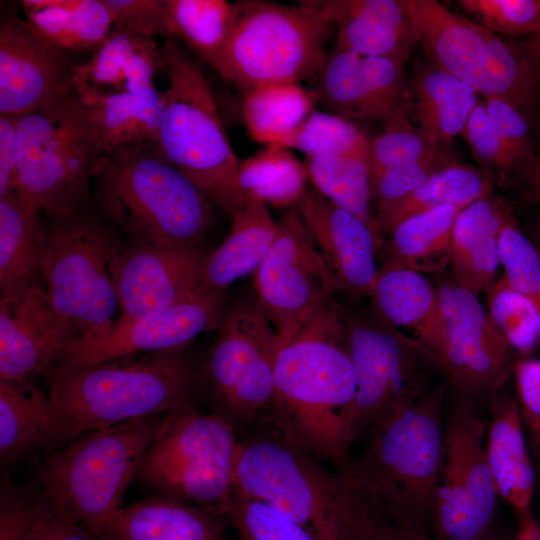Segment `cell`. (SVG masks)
Here are the masks:
<instances>
[{
	"instance_id": "680465c9",
	"label": "cell",
	"mask_w": 540,
	"mask_h": 540,
	"mask_svg": "<svg viewBox=\"0 0 540 540\" xmlns=\"http://www.w3.org/2000/svg\"><path fill=\"white\" fill-rule=\"evenodd\" d=\"M369 498L368 528L371 540H433L424 531L397 523L373 497Z\"/></svg>"
},
{
	"instance_id": "ee69618b",
	"label": "cell",
	"mask_w": 540,
	"mask_h": 540,
	"mask_svg": "<svg viewBox=\"0 0 540 540\" xmlns=\"http://www.w3.org/2000/svg\"><path fill=\"white\" fill-rule=\"evenodd\" d=\"M488 314L514 350L530 353L540 343V312L505 277L487 292Z\"/></svg>"
},
{
	"instance_id": "603a6c76",
	"label": "cell",
	"mask_w": 540,
	"mask_h": 540,
	"mask_svg": "<svg viewBox=\"0 0 540 540\" xmlns=\"http://www.w3.org/2000/svg\"><path fill=\"white\" fill-rule=\"evenodd\" d=\"M337 29V43L362 57H385L405 64L418 44L395 0L312 1Z\"/></svg>"
},
{
	"instance_id": "d4e9b609",
	"label": "cell",
	"mask_w": 540,
	"mask_h": 540,
	"mask_svg": "<svg viewBox=\"0 0 540 540\" xmlns=\"http://www.w3.org/2000/svg\"><path fill=\"white\" fill-rule=\"evenodd\" d=\"M511 207L492 194L464 207L456 217L448 257L454 280L478 296L494 284L499 261V236Z\"/></svg>"
},
{
	"instance_id": "60d3db41",
	"label": "cell",
	"mask_w": 540,
	"mask_h": 540,
	"mask_svg": "<svg viewBox=\"0 0 540 540\" xmlns=\"http://www.w3.org/2000/svg\"><path fill=\"white\" fill-rule=\"evenodd\" d=\"M231 16L232 3L224 0H165L169 38L184 42L206 63L223 45Z\"/></svg>"
},
{
	"instance_id": "94428289",
	"label": "cell",
	"mask_w": 540,
	"mask_h": 540,
	"mask_svg": "<svg viewBox=\"0 0 540 540\" xmlns=\"http://www.w3.org/2000/svg\"><path fill=\"white\" fill-rule=\"evenodd\" d=\"M518 529L516 540H540V525L530 508L517 512Z\"/></svg>"
},
{
	"instance_id": "f907efd6",
	"label": "cell",
	"mask_w": 540,
	"mask_h": 540,
	"mask_svg": "<svg viewBox=\"0 0 540 540\" xmlns=\"http://www.w3.org/2000/svg\"><path fill=\"white\" fill-rule=\"evenodd\" d=\"M483 102L491 123L526 168L528 179L538 159L532 139L536 127L521 110L502 98L486 97Z\"/></svg>"
},
{
	"instance_id": "7c38bea8",
	"label": "cell",
	"mask_w": 540,
	"mask_h": 540,
	"mask_svg": "<svg viewBox=\"0 0 540 540\" xmlns=\"http://www.w3.org/2000/svg\"><path fill=\"white\" fill-rule=\"evenodd\" d=\"M18 192L52 220L86 208L98 162L87 109L71 92L50 111L18 116Z\"/></svg>"
},
{
	"instance_id": "30bf717a",
	"label": "cell",
	"mask_w": 540,
	"mask_h": 540,
	"mask_svg": "<svg viewBox=\"0 0 540 540\" xmlns=\"http://www.w3.org/2000/svg\"><path fill=\"white\" fill-rule=\"evenodd\" d=\"M238 446L236 430L224 417L186 404L167 412L136 479L155 496L226 518Z\"/></svg>"
},
{
	"instance_id": "e7e4bbea",
	"label": "cell",
	"mask_w": 540,
	"mask_h": 540,
	"mask_svg": "<svg viewBox=\"0 0 540 540\" xmlns=\"http://www.w3.org/2000/svg\"><path fill=\"white\" fill-rule=\"evenodd\" d=\"M538 251L540 253V229H539V233H538Z\"/></svg>"
},
{
	"instance_id": "4316f807",
	"label": "cell",
	"mask_w": 540,
	"mask_h": 540,
	"mask_svg": "<svg viewBox=\"0 0 540 540\" xmlns=\"http://www.w3.org/2000/svg\"><path fill=\"white\" fill-rule=\"evenodd\" d=\"M80 95L98 160L119 147L157 142L165 111L164 92L153 87L135 93Z\"/></svg>"
},
{
	"instance_id": "db71d44e",
	"label": "cell",
	"mask_w": 540,
	"mask_h": 540,
	"mask_svg": "<svg viewBox=\"0 0 540 540\" xmlns=\"http://www.w3.org/2000/svg\"><path fill=\"white\" fill-rule=\"evenodd\" d=\"M115 27L155 38H169L165 23V0H103Z\"/></svg>"
},
{
	"instance_id": "1f68e13d",
	"label": "cell",
	"mask_w": 540,
	"mask_h": 540,
	"mask_svg": "<svg viewBox=\"0 0 540 540\" xmlns=\"http://www.w3.org/2000/svg\"><path fill=\"white\" fill-rule=\"evenodd\" d=\"M491 191V177L473 166L456 162L442 168L412 192L376 212L374 230L379 245L415 214L448 205L467 206Z\"/></svg>"
},
{
	"instance_id": "52a82bcc",
	"label": "cell",
	"mask_w": 540,
	"mask_h": 540,
	"mask_svg": "<svg viewBox=\"0 0 540 540\" xmlns=\"http://www.w3.org/2000/svg\"><path fill=\"white\" fill-rule=\"evenodd\" d=\"M163 68L169 87L156 142L159 154L203 194L232 216L249 200L239 185L240 162L234 154L218 106L201 68L167 38Z\"/></svg>"
},
{
	"instance_id": "c3c4849f",
	"label": "cell",
	"mask_w": 540,
	"mask_h": 540,
	"mask_svg": "<svg viewBox=\"0 0 540 540\" xmlns=\"http://www.w3.org/2000/svg\"><path fill=\"white\" fill-rule=\"evenodd\" d=\"M456 162L452 148L445 147L383 172L370 182L376 212L412 192L436 171Z\"/></svg>"
},
{
	"instance_id": "91938a15",
	"label": "cell",
	"mask_w": 540,
	"mask_h": 540,
	"mask_svg": "<svg viewBox=\"0 0 540 540\" xmlns=\"http://www.w3.org/2000/svg\"><path fill=\"white\" fill-rule=\"evenodd\" d=\"M519 54L527 61L540 83V28L521 41H511Z\"/></svg>"
},
{
	"instance_id": "44dd1931",
	"label": "cell",
	"mask_w": 540,
	"mask_h": 540,
	"mask_svg": "<svg viewBox=\"0 0 540 540\" xmlns=\"http://www.w3.org/2000/svg\"><path fill=\"white\" fill-rule=\"evenodd\" d=\"M38 277L22 292L0 298V381L21 387L49 376L74 341Z\"/></svg>"
},
{
	"instance_id": "8d00e7d4",
	"label": "cell",
	"mask_w": 540,
	"mask_h": 540,
	"mask_svg": "<svg viewBox=\"0 0 540 540\" xmlns=\"http://www.w3.org/2000/svg\"><path fill=\"white\" fill-rule=\"evenodd\" d=\"M313 99L348 121L377 119L361 69V56L335 42L317 73Z\"/></svg>"
},
{
	"instance_id": "cb8c5ba5",
	"label": "cell",
	"mask_w": 540,
	"mask_h": 540,
	"mask_svg": "<svg viewBox=\"0 0 540 540\" xmlns=\"http://www.w3.org/2000/svg\"><path fill=\"white\" fill-rule=\"evenodd\" d=\"M163 51L154 38L115 27L90 59L77 66L73 89L84 93H135L153 88L163 68Z\"/></svg>"
},
{
	"instance_id": "836d02e7",
	"label": "cell",
	"mask_w": 540,
	"mask_h": 540,
	"mask_svg": "<svg viewBox=\"0 0 540 540\" xmlns=\"http://www.w3.org/2000/svg\"><path fill=\"white\" fill-rule=\"evenodd\" d=\"M311 91L299 83L269 85L245 95L242 114L251 137L267 145H286L312 114Z\"/></svg>"
},
{
	"instance_id": "277c9868",
	"label": "cell",
	"mask_w": 540,
	"mask_h": 540,
	"mask_svg": "<svg viewBox=\"0 0 540 540\" xmlns=\"http://www.w3.org/2000/svg\"><path fill=\"white\" fill-rule=\"evenodd\" d=\"M92 181L102 215L129 241L196 244L212 226L211 201L159 154L156 143L103 154Z\"/></svg>"
},
{
	"instance_id": "e0dca14e",
	"label": "cell",
	"mask_w": 540,
	"mask_h": 540,
	"mask_svg": "<svg viewBox=\"0 0 540 540\" xmlns=\"http://www.w3.org/2000/svg\"><path fill=\"white\" fill-rule=\"evenodd\" d=\"M253 288L280 345L334 295L325 262L296 207L280 214L272 246L253 274Z\"/></svg>"
},
{
	"instance_id": "ffe728a7",
	"label": "cell",
	"mask_w": 540,
	"mask_h": 540,
	"mask_svg": "<svg viewBox=\"0 0 540 540\" xmlns=\"http://www.w3.org/2000/svg\"><path fill=\"white\" fill-rule=\"evenodd\" d=\"M208 254L199 243H123L112 262L118 319L151 315L193 294Z\"/></svg>"
},
{
	"instance_id": "d590c367",
	"label": "cell",
	"mask_w": 540,
	"mask_h": 540,
	"mask_svg": "<svg viewBox=\"0 0 540 540\" xmlns=\"http://www.w3.org/2000/svg\"><path fill=\"white\" fill-rule=\"evenodd\" d=\"M464 207L442 206L402 221L377 249L381 268L416 270L420 261L447 252L456 217Z\"/></svg>"
},
{
	"instance_id": "03108f58",
	"label": "cell",
	"mask_w": 540,
	"mask_h": 540,
	"mask_svg": "<svg viewBox=\"0 0 540 540\" xmlns=\"http://www.w3.org/2000/svg\"><path fill=\"white\" fill-rule=\"evenodd\" d=\"M489 540V539H488Z\"/></svg>"
},
{
	"instance_id": "681fc988",
	"label": "cell",
	"mask_w": 540,
	"mask_h": 540,
	"mask_svg": "<svg viewBox=\"0 0 540 540\" xmlns=\"http://www.w3.org/2000/svg\"><path fill=\"white\" fill-rule=\"evenodd\" d=\"M462 135L484 167L501 173L519 171L528 177L524 165L491 123L483 101L470 114Z\"/></svg>"
},
{
	"instance_id": "7a4b0ae2",
	"label": "cell",
	"mask_w": 540,
	"mask_h": 540,
	"mask_svg": "<svg viewBox=\"0 0 540 540\" xmlns=\"http://www.w3.org/2000/svg\"><path fill=\"white\" fill-rule=\"evenodd\" d=\"M43 447L58 450L83 433L192 404L197 374L184 349L53 370Z\"/></svg>"
},
{
	"instance_id": "816d5d0a",
	"label": "cell",
	"mask_w": 540,
	"mask_h": 540,
	"mask_svg": "<svg viewBox=\"0 0 540 540\" xmlns=\"http://www.w3.org/2000/svg\"><path fill=\"white\" fill-rule=\"evenodd\" d=\"M38 496H30L5 476L0 488V540H34Z\"/></svg>"
},
{
	"instance_id": "6f0895ef",
	"label": "cell",
	"mask_w": 540,
	"mask_h": 540,
	"mask_svg": "<svg viewBox=\"0 0 540 540\" xmlns=\"http://www.w3.org/2000/svg\"><path fill=\"white\" fill-rule=\"evenodd\" d=\"M18 116L0 115V197L18 190Z\"/></svg>"
},
{
	"instance_id": "8fae6325",
	"label": "cell",
	"mask_w": 540,
	"mask_h": 540,
	"mask_svg": "<svg viewBox=\"0 0 540 540\" xmlns=\"http://www.w3.org/2000/svg\"><path fill=\"white\" fill-rule=\"evenodd\" d=\"M425 56L478 94L502 98L530 119L540 112V83L511 42L435 0H400Z\"/></svg>"
},
{
	"instance_id": "f6af8a7d",
	"label": "cell",
	"mask_w": 540,
	"mask_h": 540,
	"mask_svg": "<svg viewBox=\"0 0 540 540\" xmlns=\"http://www.w3.org/2000/svg\"><path fill=\"white\" fill-rule=\"evenodd\" d=\"M226 518L240 540H315L272 505L235 489Z\"/></svg>"
},
{
	"instance_id": "4dcf8cb0",
	"label": "cell",
	"mask_w": 540,
	"mask_h": 540,
	"mask_svg": "<svg viewBox=\"0 0 540 540\" xmlns=\"http://www.w3.org/2000/svg\"><path fill=\"white\" fill-rule=\"evenodd\" d=\"M39 212L18 190L0 197L1 298L22 292L39 276L46 239Z\"/></svg>"
},
{
	"instance_id": "ab89813d",
	"label": "cell",
	"mask_w": 540,
	"mask_h": 540,
	"mask_svg": "<svg viewBox=\"0 0 540 540\" xmlns=\"http://www.w3.org/2000/svg\"><path fill=\"white\" fill-rule=\"evenodd\" d=\"M369 299L372 308L398 329H418L438 306L436 287L416 270L406 268H380Z\"/></svg>"
},
{
	"instance_id": "4fadbf2b",
	"label": "cell",
	"mask_w": 540,
	"mask_h": 540,
	"mask_svg": "<svg viewBox=\"0 0 540 540\" xmlns=\"http://www.w3.org/2000/svg\"><path fill=\"white\" fill-rule=\"evenodd\" d=\"M347 313L356 384L347 421L352 444L415 404L429 389L427 374L435 366L418 340L386 322L371 305Z\"/></svg>"
},
{
	"instance_id": "ac0fdd59",
	"label": "cell",
	"mask_w": 540,
	"mask_h": 540,
	"mask_svg": "<svg viewBox=\"0 0 540 540\" xmlns=\"http://www.w3.org/2000/svg\"><path fill=\"white\" fill-rule=\"evenodd\" d=\"M223 291L196 290L160 312L117 319L102 338L69 348L53 370L76 369L116 359L184 349L199 334L219 329L227 313Z\"/></svg>"
},
{
	"instance_id": "d6a6232c",
	"label": "cell",
	"mask_w": 540,
	"mask_h": 540,
	"mask_svg": "<svg viewBox=\"0 0 540 540\" xmlns=\"http://www.w3.org/2000/svg\"><path fill=\"white\" fill-rule=\"evenodd\" d=\"M28 22L60 50H96L114 25L103 0H24Z\"/></svg>"
},
{
	"instance_id": "5bb4252c",
	"label": "cell",
	"mask_w": 540,
	"mask_h": 540,
	"mask_svg": "<svg viewBox=\"0 0 540 540\" xmlns=\"http://www.w3.org/2000/svg\"><path fill=\"white\" fill-rule=\"evenodd\" d=\"M435 314L415 330L456 398L475 408L499 394L516 361L514 349L478 296L454 278L438 287Z\"/></svg>"
},
{
	"instance_id": "9c48e42d",
	"label": "cell",
	"mask_w": 540,
	"mask_h": 540,
	"mask_svg": "<svg viewBox=\"0 0 540 540\" xmlns=\"http://www.w3.org/2000/svg\"><path fill=\"white\" fill-rule=\"evenodd\" d=\"M122 245L115 228L86 208L46 228L39 275L74 335L68 349L94 342L114 327L120 307L112 262Z\"/></svg>"
},
{
	"instance_id": "6125c7cd",
	"label": "cell",
	"mask_w": 540,
	"mask_h": 540,
	"mask_svg": "<svg viewBox=\"0 0 540 540\" xmlns=\"http://www.w3.org/2000/svg\"><path fill=\"white\" fill-rule=\"evenodd\" d=\"M529 189L524 194V198L530 203L540 204V153L536 166L528 178Z\"/></svg>"
},
{
	"instance_id": "2e32d148",
	"label": "cell",
	"mask_w": 540,
	"mask_h": 540,
	"mask_svg": "<svg viewBox=\"0 0 540 540\" xmlns=\"http://www.w3.org/2000/svg\"><path fill=\"white\" fill-rule=\"evenodd\" d=\"M486 433L477 409L456 398L444 429L433 540L489 539L499 496L486 456Z\"/></svg>"
},
{
	"instance_id": "484cf974",
	"label": "cell",
	"mask_w": 540,
	"mask_h": 540,
	"mask_svg": "<svg viewBox=\"0 0 540 540\" xmlns=\"http://www.w3.org/2000/svg\"><path fill=\"white\" fill-rule=\"evenodd\" d=\"M225 517L163 496L123 507L99 540H228Z\"/></svg>"
},
{
	"instance_id": "5b68a950",
	"label": "cell",
	"mask_w": 540,
	"mask_h": 540,
	"mask_svg": "<svg viewBox=\"0 0 540 540\" xmlns=\"http://www.w3.org/2000/svg\"><path fill=\"white\" fill-rule=\"evenodd\" d=\"M333 27L312 1H237L227 37L207 64L245 95L269 85L314 80Z\"/></svg>"
},
{
	"instance_id": "bcb514c9",
	"label": "cell",
	"mask_w": 540,
	"mask_h": 540,
	"mask_svg": "<svg viewBox=\"0 0 540 540\" xmlns=\"http://www.w3.org/2000/svg\"><path fill=\"white\" fill-rule=\"evenodd\" d=\"M499 261L510 286L540 312V253L511 215L499 236Z\"/></svg>"
},
{
	"instance_id": "d6986e66",
	"label": "cell",
	"mask_w": 540,
	"mask_h": 540,
	"mask_svg": "<svg viewBox=\"0 0 540 540\" xmlns=\"http://www.w3.org/2000/svg\"><path fill=\"white\" fill-rule=\"evenodd\" d=\"M75 65L65 51L18 16L0 24V115L50 111L73 89Z\"/></svg>"
},
{
	"instance_id": "3957f363",
	"label": "cell",
	"mask_w": 540,
	"mask_h": 540,
	"mask_svg": "<svg viewBox=\"0 0 540 540\" xmlns=\"http://www.w3.org/2000/svg\"><path fill=\"white\" fill-rule=\"evenodd\" d=\"M234 487L272 505L315 540H371L370 502L362 487L271 427L239 442Z\"/></svg>"
},
{
	"instance_id": "f1b7e54d",
	"label": "cell",
	"mask_w": 540,
	"mask_h": 540,
	"mask_svg": "<svg viewBox=\"0 0 540 540\" xmlns=\"http://www.w3.org/2000/svg\"><path fill=\"white\" fill-rule=\"evenodd\" d=\"M229 233L204 263L197 290L224 291L235 280L255 273L277 233L269 207L250 199L232 216Z\"/></svg>"
},
{
	"instance_id": "74e56055",
	"label": "cell",
	"mask_w": 540,
	"mask_h": 540,
	"mask_svg": "<svg viewBox=\"0 0 540 540\" xmlns=\"http://www.w3.org/2000/svg\"><path fill=\"white\" fill-rule=\"evenodd\" d=\"M48 414V398L32 384L21 387L0 381L2 464H11L43 447Z\"/></svg>"
},
{
	"instance_id": "9f6ffc18",
	"label": "cell",
	"mask_w": 540,
	"mask_h": 540,
	"mask_svg": "<svg viewBox=\"0 0 540 540\" xmlns=\"http://www.w3.org/2000/svg\"><path fill=\"white\" fill-rule=\"evenodd\" d=\"M34 540H93V535L54 508L41 494Z\"/></svg>"
},
{
	"instance_id": "11a10c76",
	"label": "cell",
	"mask_w": 540,
	"mask_h": 540,
	"mask_svg": "<svg viewBox=\"0 0 540 540\" xmlns=\"http://www.w3.org/2000/svg\"><path fill=\"white\" fill-rule=\"evenodd\" d=\"M513 373L522 422L528 427L530 436L540 434V359L517 360Z\"/></svg>"
},
{
	"instance_id": "f5cc1de1",
	"label": "cell",
	"mask_w": 540,
	"mask_h": 540,
	"mask_svg": "<svg viewBox=\"0 0 540 540\" xmlns=\"http://www.w3.org/2000/svg\"><path fill=\"white\" fill-rule=\"evenodd\" d=\"M403 67L390 58L361 56L362 74L377 119L386 120L404 95Z\"/></svg>"
},
{
	"instance_id": "7bdbcfd3",
	"label": "cell",
	"mask_w": 540,
	"mask_h": 540,
	"mask_svg": "<svg viewBox=\"0 0 540 540\" xmlns=\"http://www.w3.org/2000/svg\"><path fill=\"white\" fill-rule=\"evenodd\" d=\"M370 145L366 134L352 121L315 110L285 147L296 148L306 157L328 153L369 158Z\"/></svg>"
},
{
	"instance_id": "7dc6e473",
	"label": "cell",
	"mask_w": 540,
	"mask_h": 540,
	"mask_svg": "<svg viewBox=\"0 0 540 540\" xmlns=\"http://www.w3.org/2000/svg\"><path fill=\"white\" fill-rule=\"evenodd\" d=\"M458 5L494 34L529 36L540 28V0H459Z\"/></svg>"
},
{
	"instance_id": "f546056e",
	"label": "cell",
	"mask_w": 540,
	"mask_h": 540,
	"mask_svg": "<svg viewBox=\"0 0 540 540\" xmlns=\"http://www.w3.org/2000/svg\"><path fill=\"white\" fill-rule=\"evenodd\" d=\"M412 87L419 127L439 144L452 148L478 104V93L426 56L413 63Z\"/></svg>"
},
{
	"instance_id": "be15d7a7",
	"label": "cell",
	"mask_w": 540,
	"mask_h": 540,
	"mask_svg": "<svg viewBox=\"0 0 540 540\" xmlns=\"http://www.w3.org/2000/svg\"><path fill=\"white\" fill-rule=\"evenodd\" d=\"M531 444H532L533 457L536 461V463H534V468L535 470H537V474L540 478V437H537V439L534 438L533 440H531Z\"/></svg>"
},
{
	"instance_id": "83f0119b",
	"label": "cell",
	"mask_w": 540,
	"mask_h": 540,
	"mask_svg": "<svg viewBox=\"0 0 540 540\" xmlns=\"http://www.w3.org/2000/svg\"><path fill=\"white\" fill-rule=\"evenodd\" d=\"M486 456L499 498L516 512L530 508L536 473L529 453L517 400L497 395L489 404Z\"/></svg>"
},
{
	"instance_id": "f35d334b",
	"label": "cell",
	"mask_w": 540,
	"mask_h": 540,
	"mask_svg": "<svg viewBox=\"0 0 540 540\" xmlns=\"http://www.w3.org/2000/svg\"><path fill=\"white\" fill-rule=\"evenodd\" d=\"M303 164L315 190L374 230L369 158L324 153Z\"/></svg>"
},
{
	"instance_id": "9a60e30c",
	"label": "cell",
	"mask_w": 540,
	"mask_h": 540,
	"mask_svg": "<svg viewBox=\"0 0 540 540\" xmlns=\"http://www.w3.org/2000/svg\"><path fill=\"white\" fill-rule=\"evenodd\" d=\"M279 337L257 300L243 298L227 311L210 351L207 374L215 413L245 430L274 389Z\"/></svg>"
},
{
	"instance_id": "8992f818",
	"label": "cell",
	"mask_w": 540,
	"mask_h": 540,
	"mask_svg": "<svg viewBox=\"0 0 540 540\" xmlns=\"http://www.w3.org/2000/svg\"><path fill=\"white\" fill-rule=\"evenodd\" d=\"M166 414L93 430L53 451L40 470L42 495L98 539L123 508Z\"/></svg>"
},
{
	"instance_id": "7402d4cb",
	"label": "cell",
	"mask_w": 540,
	"mask_h": 540,
	"mask_svg": "<svg viewBox=\"0 0 540 540\" xmlns=\"http://www.w3.org/2000/svg\"><path fill=\"white\" fill-rule=\"evenodd\" d=\"M325 262L334 294L370 297L379 269V241L363 220L307 188L296 205Z\"/></svg>"
},
{
	"instance_id": "e575fe53",
	"label": "cell",
	"mask_w": 540,
	"mask_h": 540,
	"mask_svg": "<svg viewBox=\"0 0 540 540\" xmlns=\"http://www.w3.org/2000/svg\"><path fill=\"white\" fill-rule=\"evenodd\" d=\"M238 179L248 200L283 210L296 207L308 188L304 164L280 145H267L240 163Z\"/></svg>"
},
{
	"instance_id": "ba28073f",
	"label": "cell",
	"mask_w": 540,
	"mask_h": 540,
	"mask_svg": "<svg viewBox=\"0 0 540 540\" xmlns=\"http://www.w3.org/2000/svg\"><path fill=\"white\" fill-rule=\"evenodd\" d=\"M446 386L430 388L406 412L373 434L347 471L397 523L424 531L440 482Z\"/></svg>"
},
{
	"instance_id": "6da1fadb",
	"label": "cell",
	"mask_w": 540,
	"mask_h": 540,
	"mask_svg": "<svg viewBox=\"0 0 540 540\" xmlns=\"http://www.w3.org/2000/svg\"><path fill=\"white\" fill-rule=\"evenodd\" d=\"M355 392L348 313L332 295L280 345L273 394L261 414L293 445L347 471Z\"/></svg>"
},
{
	"instance_id": "b9f144b4",
	"label": "cell",
	"mask_w": 540,
	"mask_h": 540,
	"mask_svg": "<svg viewBox=\"0 0 540 540\" xmlns=\"http://www.w3.org/2000/svg\"><path fill=\"white\" fill-rule=\"evenodd\" d=\"M407 100L404 94L385 120L382 133L371 141L370 182L389 169L415 162L446 147L411 122L407 113Z\"/></svg>"
}]
</instances>
